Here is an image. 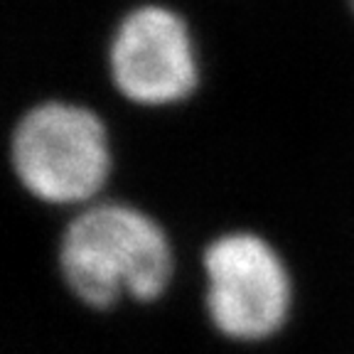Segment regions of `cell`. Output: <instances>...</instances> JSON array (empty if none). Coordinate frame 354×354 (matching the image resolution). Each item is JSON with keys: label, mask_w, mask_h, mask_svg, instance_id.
I'll return each instance as SVG.
<instances>
[{"label": "cell", "mask_w": 354, "mask_h": 354, "mask_svg": "<svg viewBox=\"0 0 354 354\" xmlns=\"http://www.w3.org/2000/svg\"><path fill=\"white\" fill-rule=\"evenodd\" d=\"M111 79L128 101L165 106L187 99L199 82L185 20L160 6L128 12L111 39Z\"/></svg>", "instance_id": "obj_4"}, {"label": "cell", "mask_w": 354, "mask_h": 354, "mask_svg": "<svg viewBox=\"0 0 354 354\" xmlns=\"http://www.w3.org/2000/svg\"><path fill=\"white\" fill-rule=\"evenodd\" d=\"M64 283L82 303L111 308L121 298H160L172 276V249L148 214L106 202L82 212L59 243Z\"/></svg>", "instance_id": "obj_1"}, {"label": "cell", "mask_w": 354, "mask_h": 354, "mask_svg": "<svg viewBox=\"0 0 354 354\" xmlns=\"http://www.w3.org/2000/svg\"><path fill=\"white\" fill-rule=\"evenodd\" d=\"M352 10H354V0H352Z\"/></svg>", "instance_id": "obj_5"}, {"label": "cell", "mask_w": 354, "mask_h": 354, "mask_svg": "<svg viewBox=\"0 0 354 354\" xmlns=\"http://www.w3.org/2000/svg\"><path fill=\"white\" fill-rule=\"evenodd\" d=\"M17 180L52 205L91 199L111 170L106 128L84 106L47 101L20 118L10 140Z\"/></svg>", "instance_id": "obj_2"}, {"label": "cell", "mask_w": 354, "mask_h": 354, "mask_svg": "<svg viewBox=\"0 0 354 354\" xmlns=\"http://www.w3.org/2000/svg\"><path fill=\"white\" fill-rule=\"evenodd\" d=\"M207 310L232 339L276 335L290 313V278L281 256L256 234H224L205 251Z\"/></svg>", "instance_id": "obj_3"}]
</instances>
